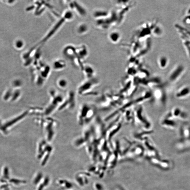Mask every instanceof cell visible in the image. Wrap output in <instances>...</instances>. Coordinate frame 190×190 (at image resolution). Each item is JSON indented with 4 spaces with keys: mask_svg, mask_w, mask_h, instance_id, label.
<instances>
[{
    "mask_svg": "<svg viewBox=\"0 0 190 190\" xmlns=\"http://www.w3.org/2000/svg\"><path fill=\"white\" fill-rule=\"evenodd\" d=\"M87 30V27L86 25L82 24L80 25L78 27L77 31L79 34H83L86 32Z\"/></svg>",
    "mask_w": 190,
    "mask_h": 190,
    "instance_id": "obj_16",
    "label": "cell"
},
{
    "mask_svg": "<svg viewBox=\"0 0 190 190\" xmlns=\"http://www.w3.org/2000/svg\"><path fill=\"white\" fill-rule=\"evenodd\" d=\"M160 124L163 127L171 130L176 129L178 126V123L172 116L170 111L169 112L163 117Z\"/></svg>",
    "mask_w": 190,
    "mask_h": 190,
    "instance_id": "obj_6",
    "label": "cell"
},
{
    "mask_svg": "<svg viewBox=\"0 0 190 190\" xmlns=\"http://www.w3.org/2000/svg\"><path fill=\"white\" fill-rule=\"evenodd\" d=\"M66 65L65 62L64 61L61 60L56 61L53 64L54 68L57 70L62 69L63 68L65 67Z\"/></svg>",
    "mask_w": 190,
    "mask_h": 190,
    "instance_id": "obj_12",
    "label": "cell"
},
{
    "mask_svg": "<svg viewBox=\"0 0 190 190\" xmlns=\"http://www.w3.org/2000/svg\"><path fill=\"white\" fill-rule=\"evenodd\" d=\"M179 140H182L190 138V125L187 124L182 125L179 129Z\"/></svg>",
    "mask_w": 190,
    "mask_h": 190,
    "instance_id": "obj_8",
    "label": "cell"
},
{
    "mask_svg": "<svg viewBox=\"0 0 190 190\" xmlns=\"http://www.w3.org/2000/svg\"><path fill=\"white\" fill-rule=\"evenodd\" d=\"M183 110L182 108L179 107L173 108L172 111H170L173 117L175 120H177V119L178 120Z\"/></svg>",
    "mask_w": 190,
    "mask_h": 190,
    "instance_id": "obj_10",
    "label": "cell"
},
{
    "mask_svg": "<svg viewBox=\"0 0 190 190\" xmlns=\"http://www.w3.org/2000/svg\"><path fill=\"white\" fill-rule=\"evenodd\" d=\"M186 71V68L182 64L175 66L170 73L168 80L170 83H176L182 77Z\"/></svg>",
    "mask_w": 190,
    "mask_h": 190,
    "instance_id": "obj_5",
    "label": "cell"
},
{
    "mask_svg": "<svg viewBox=\"0 0 190 190\" xmlns=\"http://www.w3.org/2000/svg\"><path fill=\"white\" fill-rule=\"evenodd\" d=\"M190 95V86L185 85L182 86L176 92L175 97L177 99H183Z\"/></svg>",
    "mask_w": 190,
    "mask_h": 190,
    "instance_id": "obj_7",
    "label": "cell"
},
{
    "mask_svg": "<svg viewBox=\"0 0 190 190\" xmlns=\"http://www.w3.org/2000/svg\"><path fill=\"white\" fill-rule=\"evenodd\" d=\"M73 14L71 11H67L62 17L58 21L57 23L55 25L53 28L48 33L45 37L39 43H45L46 41H47L48 39L53 36L57 32L62 25L63 24L64 22L67 20H69L73 18Z\"/></svg>",
    "mask_w": 190,
    "mask_h": 190,
    "instance_id": "obj_3",
    "label": "cell"
},
{
    "mask_svg": "<svg viewBox=\"0 0 190 190\" xmlns=\"http://www.w3.org/2000/svg\"><path fill=\"white\" fill-rule=\"evenodd\" d=\"M8 168H6L5 169V177H7L8 176Z\"/></svg>",
    "mask_w": 190,
    "mask_h": 190,
    "instance_id": "obj_22",
    "label": "cell"
},
{
    "mask_svg": "<svg viewBox=\"0 0 190 190\" xmlns=\"http://www.w3.org/2000/svg\"><path fill=\"white\" fill-rule=\"evenodd\" d=\"M110 40L114 43L118 42L120 38V34L117 32H113L111 33L109 36Z\"/></svg>",
    "mask_w": 190,
    "mask_h": 190,
    "instance_id": "obj_13",
    "label": "cell"
},
{
    "mask_svg": "<svg viewBox=\"0 0 190 190\" xmlns=\"http://www.w3.org/2000/svg\"><path fill=\"white\" fill-rule=\"evenodd\" d=\"M10 182H14L15 184H18V183H20L23 182V181H20L18 180V179H12L10 180Z\"/></svg>",
    "mask_w": 190,
    "mask_h": 190,
    "instance_id": "obj_20",
    "label": "cell"
},
{
    "mask_svg": "<svg viewBox=\"0 0 190 190\" xmlns=\"http://www.w3.org/2000/svg\"><path fill=\"white\" fill-rule=\"evenodd\" d=\"M184 45L185 51L187 54V55L190 59V42L189 41H186L184 43Z\"/></svg>",
    "mask_w": 190,
    "mask_h": 190,
    "instance_id": "obj_18",
    "label": "cell"
},
{
    "mask_svg": "<svg viewBox=\"0 0 190 190\" xmlns=\"http://www.w3.org/2000/svg\"><path fill=\"white\" fill-rule=\"evenodd\" d=\"M83 70H84L85 72L89 78H91L94 73L93 68L89 66H86L83 68Z\"/></svg>",
    "mask_w": 190,
    "mask_h": 190,
    "instance_id": "obj_14",
    "label": "cell"
},
{
    "mask_svg": "<svg viewBox=\"0 0 190 190\" xmlns=\"http://www.w3.org/2000/svg\"><path fill=\"white\" fill-rule=\"evenodd\" d=\"M189 117L188 113L186 111L183 109L182 111L178 120L185 121L187 120L188 119Z\"/></svg>",
    "mask_w": 190,
    "mask_h": 190,
    "instance_id": "obj_15",
    "label": "cell"
},
{
    "mask_svg": "<svg viewBox=\"0 0 190 190\" xmlns=\"http://www.w3.org/2000/svg\"><path fill=\"white\" fill-rule=\"evenodd\" d=\"M187 14V15H190V8H189V9L188 10Z\"/></svg>",
    "mask_w": 190,
    "mask_h": 190,
    "instance_id": "obj_23",
    "label": "cell"
},
{
    "mask_svg": "<svg viewBox=\"0 0 190 190\" xmlns=\"http://www.w3.org/2000/svg\"><path fill=\"white\" fill-rule=\"evenodd\" d=\"M132 113L133 123L140 125L146 130H149L151 125L144 115L142 106H139L135 108L132 110Z\"/></svg>",
    "mask_w": 190,
    "mask_h": 190,
    "instance_id": "obj_2",
    "label": "cell"
},
{
    "mask_svg": "<svg viewBox=\"0 0 190 190\" xmlns=\"http://www.w3.org/2000/svg\"><path fill=\"white\" fill-rule=\"evenodd\" d=\"M151 92L152 98H153L154 101H157L163 106L166 105L167 97L164 85L161 84L154 88Z\"/></svg>",
    "mask_w": 190,
    "mask_h": 190,
    "instance_id": "obj_4",
    "label": "cell"
},
{
    "mask_svg": "<svg viewBox=\"0 0 190 190\" xmlns=\"http://www.w3.org/2000/svg\"><path fill=\"white\" fill-rule=\"evenodd\" d=\"M95 110L92 106L86 104L81 106L78 116L79 124L84 125L90 122L95 116Z\"/></svg>",
    "mask_w": 190,
    "mask_h": 190,
    "instance_id": "obj_1",
    "label": "cell"
},
{
    "mask_svg": "<svg viewBox=\"0 0 190 190\" xmlns=\"http://www.w3.org/2000/svg\"><path fill=\"white\" fill-rule=\"evenodd\" d=\"M183 23L187 26H190V15H187L183 20Z\"/></svg>",
    "mask_w": 190,
    "mask_h": 190,
    "instance_id": "obj_19",
    "label": "cell"
},
{
    "mask_svg": "<svg viewBox=\"0 0 190 190\" xmlns=\"http://www.w3.org/2000/svg\"><path fill=\"white\" fill-rule=\"evenodd\" d=\"M22 43L21 42L18 41L17 42V43L16 45L18 47H20L22 46Z\"/></svg>",
    "mask_w": 190,
    "mask_h": 190,
    "instance_id": "obj_21",
    "label": "cell"
},
{
    "mask_svg": "<svg viewBox=\"0 0 190 190\" xmlns=\"http://www.w3.org/2000/svg\"><path fill=\"white\" fill-rule=\"evenodd\" d=\"M158 64L160 68H166L168 66L169 64L168 58L165 56H162L160 57L158 60Z\"/></svg>",
    "mask_w": 190,
    "mask_h": 190,
    "instance_id": "obj_11",
    "label": "cell"
},
{
    "mask_svg": "<svg viewBox=\"0 0 190 190\" xmlns=\"http://www.w3.org/2000/svg\"><path fill=\"white\" fill-rule=\"evenodd\" d=\"M58 85L61 88H65L67 86V82L65 79H60L58 82Z\"/></svg>",
    "mask_w": 190,
    "mask_h": 190,
    "instance_id": "obj_17",
    "label": "cell"
},
{
    "mask_svg": "<svg viewBox=\"0 0 190 190\" xmlns=\"http://www.w3.org/2000/svg\"><path fill=\"white\" fill-rule=\"evenodd\" d=\"M70 6L72 8L76 10L77 12H78L81 16H84L86 14V11L85 9H84L82 6L79 5L78 3L75 2L72 4H70Z\"/></svg>",
    "mask_w": 190,
    "mask_h": 190,
    "instance_id": "obj_9",
    "label": "cell"
}]
</instances>
